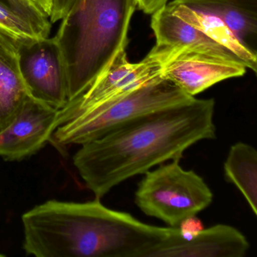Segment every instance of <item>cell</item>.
Wrapping results in <instances>:
<instances>
[{"mask_svg": "<svg viewBox=\"0 0 257 257\" xmlns=\"http://www.w3.org/2000/svg\"><path fill=\"white\" fill-rule=\"evenodd\" d=\"M213 99L187 103L144 115L101 138L80 145L73 165L95 195L156 165L183 158L189 147L216 138Z\"/></svg>", "mask_w": 257, "mask_h": 257, "instance_id": "6da1fadb", "label": "cell"}, {"mask_svg": "<svg viewBox=\"0 0 257 257\" xmlns=\"http://www.w3.org/2000/svg\"><path fill=\"white\" fill-rule=\"evenodd\" d=\"M23 248L37 257H151L171 227L87 202L49 200L24 213Z\"/></svg>", "mask_w": 257, "mask_h": 257, "instance_id": "7a4b0ae2", "label": "cell"}, {"mask_svg": "<svg viewBox=\"0 0 257 257\" xmlns=\"http://www.w3.org/2000/svg\"><path fill=\"white\" fill-rule=\"evenodd\" d=\"M137 0H79L61 20L54 42L67 82L68 101L79 96L125 49Z\"/></svg>", "mask_w": 257, "mask_h": 257, "instance_id": "3957f363", "label": "cell"}, {"mask_svg": "<svg viewBox=\"0 0 257 257\" xmlns=\"http://www.w3.org/2000/svg\"><path fill=\"white\" fill-rule=\"evenodd\" d=\"M193 98L161 76L128 94L79 114L59 126L51 141L58 148L80 146L147 114L187 103Z\"/></svg>", "mask_w": 257, "mask_h": 257, "instance_id": "277c9868", "label": "cell"}, {"mask_svg": "<svg viewBox=\"0 0 257 257\" xmlns=\"http://www.w3.org/2000/svg\"><path fill=\"white\" fill-rule=\"evenodd\" d=\"M178 159L162 164L144 174L135 192V203L147 216L179 228L207 208L213 194L204 179L183 169Z\"/></svg>", "mask_w": 257, "mask_h": 257, "instance_id": "5b68a950", "label": "cell"}, {"mask_svg": "<svg viewBox=\"0 0 257 257\" xmlns=\"http://www.w3.org/2000/svg\"><path fill=\"white\" fill-rule=\"evenodd\" d=\"M171 48L156 44L138 63L129 62L126 49L119 51L106 68L79 96L60 109L61 125L76 115L109 100L128 94L162 76Z\"/></svg>", "mask_w": 257, "mask_h": 257, "instance_id": "8992f818", "label": "cell"}, {"mask_svg": "<svg viewBox=\"0 0 257 257\" xmlns=\"http://www.w3.org/2000/svg\"><path fill=\"white\" fill-rule=\"evenodd\" d=\"M61 124L60 109L30 96L10 125L0 132V157L16 162L36 154Z\"/></svg>", "mask_w": 257, "mask_h": 257, "instance_id": "52a82bcc", "label": "cell"}, {"mask_svg": "<svg viewBox=\"0 0 257 257\" xmlns=\"http://www.w3.org/2000/svg\"><path fill=\"white\" fill-rule=\"evenodd\" d=\"M241 63L220 57L174 48L162 76L195 97L213 85L246 73Z\"/></svg>", "mask_w": 257, "mask_h": 257, "instance_id": "ba28073f", "label": "cell"}, {"mask_svg": "<svg viewBox=\"0 0 257 257\" xmlns=\"http://www.w3.org/2000/svg\"><path fill=\"white\" fill-rule=\"evenodd\" d=\"M21 68L31 95L57 109L68 102L67 82L58 46L45 39L20 48Z\"/></svg>", "mask_w": 257, "mask_h": 257, "instance_id": "9c48e42d", "label": "cell"}, {"mask_svg": "<svg viewBox=\"0 0 257 257\" xmlns=\"http://www.w3.org/2000/svg\"><path fill=\"white\" fill-rule=\"evenodd\" d=\"M249 243L238 229L218 224L183 236L179 228H171L169 236L151 257H243Z\"/></svg>", "mask_w": 257, "mask_h": 257, "instance_id": "30bf717a", "label": "cell"}, {"mask_svg": "<svg viewBox=\"0 0 257 257\" xmlns=\"http://www.w3.org/2000/svg\"><path fill=\"white\" fill-rule=\"evenodd\" d=\"M151 28L157 44L208 54L237 61L244 65L237 55L173 14L166 6L153 13Z\"/></svg>", "mask_w": 257, "mask_h": 257, "instance_id": "8fae6325", "label": "cell"}, {"mask_svg": "<svg viewBox=\"0 0 257 257\" xmlns=\"http://www.w3.org/2000/svg\"><path fill=\"white\" fill-rule=\"evenodd\" d=\"M30 96L21 68L20 47L0 33V132L10 125Z\"/></svg>", "mask_w": 257, "mask_h": 257, "instance_id": "7c38bea8", "label": "cell"}, {"mask_svg": "<svg viewBox=\"0 0 257 257\" xmlns=\"http://www.w3.org/2000/svg\"><path fill=\"white\" fill-rule=\"evenodd\" d=\"M220 19L253 52L257 34V0H174Z\"/></svg>", "mask_w": 257, "mask_h": 257, "instance_id": "4fadbf2b", "label": "cell"}, {"mask_svg": "<svg viewBox=\"0 0 257 257\" xmlns=\"http://www.w3.org/2000/svg\"><path fill=\"white\" fill-rule=\"evenodd\" d=\"M166 7L173 14L201 31L218 44L231 51L241 60L246 68L256 73V52L246 47L220 19L189 8L174 0L168 3Z\"/></svg>", "mask_w": 257, "mask_h": 257, "instance_id": "5bb4252c", "label": "cell"}, {"mask_svg": "<svg viewBox=\"0 0 257 257\" xmlns=\"http://www.w3.org/2000/svg\"><path fill=\"white\" fill-rule=\"evenodd\" d=\"M225 179L241 192L254 215L257 214V153L246 143H236L224 163Z\"/></svg>", "mask_w": 257, "mask_h": 257, "instance_id": "9a60e30c", "label": "cell"}, {"mask_svg": "<svg viewBox=\"0 0 257 257\" xmlns=\"http://www.w3.org/2000/svg\"><path fill=\"white\" fill-rule=\"evenodd\" d=\"M0 27L6 35L20 48L45 40L29 21L10 8L2 0H0Z\"/></svg>", "mask_w": 257, "mask_h": 257, "instance_id": "2e32d148", "label": "cell"}, {"mask_svg": "<svg viewBox=\"0 0 257 257\" xmlns=\"http://www.w3.org/2000/svg\"><path fill=\"white\" fill-rule=\"evenodd\" d=\"M3 2L29 21L42 37L49 38L52 24L31 0H3Z\"/></svg>", "mask_w": 257, "mask_h": 257, "instance_id": "e0dca14e", "label": "cell"}, {"mask_svg": "<svg viewBox=\"0 0 257 257\" xmlns=\"http://www.w3.org/2000/svg\"><path fill=\"white\" fill-rule=\"evenodd\" d=\"M79 0H53V9L49 21L51 24L63 20L76 7Z\"/></svg>", "mask_w": 257, "mask_h": 257, "instance_id": "ac0fdd59", "label": "cell"}, {"mask_svg": "<svg viewBox=\"0 0 257 257\" xmlns=\"http://www.w3.org/2000/svg\"><path fill=\"white\" fill-rule=\"evenodd\" d=\"M138 8L147 15H153L167 5L169 0H137Z\"/></svg>", "mask_w": 257, "mask_h": 257, "instance_id": "d6986e66", "label": "cell"}, {"mask_svg": "<svg viewBox=\"0 0 257 257\" xmlns=\"http://www.w3.org/2000/svg\"><path fill=\"white\" fill-rule=\"evenodd\" d=\"M31 1L49 19L53 9V0H31Z\"/></svg>", "mask_w": 257, "mask_h": 257, "instance_id": "ffe728a7", "label": "cell"}, {"mask_svg": "<svg viewBox=\"0 0 257 257\" xmlns=\"http://www.w3.org/2000/svg\"><path fill=\"white\" fill-rule=\"evenodd\" d=\"M0 33H1V34H4L5 36H7L6 35L5 32H4V30H3V28H1V27H0Z\"/></svg>", "mask_w": 257, "mask_h": 257, "instance_id": "44dd1931", "label": "cell"}, {"mask_svg": "<svg viewBox=\"0 0 257 257\" xmlns=\"http://www.w3.org/2000/svg\"><path fill=\"white\" fill-rule=\"evenodd\" d=\"M3 256H5V255H4V254H3V253H0V257H3Z\"/></svg>", "mask_w": 257, "mask_h": 257, "instance_id": "7402d4cb", "label": "cell"}]
</instances>
